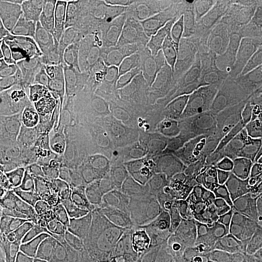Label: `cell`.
Segmentation results:
<instances>
[{"instance_id":"cell-14","label":"cell","mask_w":262,"mask_h":262,"mask_svg":"<svg viewBox=\"0 0 262 262\" xmlns=\"http://www.w3.org/2000/svg\"><path fill=\"white\" fill-rule=\"evenodd\" d=\"M88 5L89 0L48 1L43 9L48 34L74 46L84 26Z\"/></svg>"},{"instance_id":"cell-20","label":"cell","mask_w":262,"mask_h":262,"mask_svg":"<svg viewBox=\"0 0 262 262\" xmlns=\"http://www.w3.org/2000/svg\"><path fill=\"white\" fill-rule=\"evenodd\" d=\"M83 122L89 130L117 131L128 128L126 114L118 98V84L112 79L109 92L93 108L84 110Z\"/></svg>"},{"instance_id":"cell-26","label":"cell","mask_w":262,"mask_h":262,"mask_svg":"<svg viewBox=\"0 0 262 262\" xmlns=\"http://www.w3.org/2000/svg\"><path fill=\"white\" fill-rule=\"evenodd\" d=\"M37 163L30 150L17 155L0 157V185H4L23 177Z\"/></svg>"},{"instance_id":"cell-34","label":"cell","mask_w":262,"mask_h":262,"mask_svg":"<svg viewBox=\"0 0 262 262\" xmlns=\"http://www.w3.org/2000/svg\"><path fill=\"white\" fill-rule=\"evenodd\" d=\"M128 258H129V254L126 253H120L117 259L114 262H128ZM106 262V261H104Z\"/></svg>"},{"instance_id":"cell-9","label":"cell","mask_w":262,"mask_h":262,"mask_svg":"<svg viewBox=\"0 0 262 262\" xmlns=\"http://www.w3.org/2000/svg\"><path fill=\"white\" fill-rule=\"evenodd\" d=\"M171 2H137L133 15L130 58L150 54L172 31Z\"/></svg>"},{"instance_id":"cell-33","label":"cell","mask_w":262,"mask_h":262,"mask_svg":"<svg viewBox=\"0 0 262 262\" xmlns=\"http://www.w3.org/2000/svg\"><path fill=\"white\" fill-rule=\"evenodd\" d=\"M128 262H150L145 256L141 255H130L128 258Z\"/></svg>"},{"instance_id":"cell-22","label":"cell","mask_w":262,"mask_h":262,"mask_svg":"<svg viewBox=\"0 0 262 262\" xmlns=\"http://www.w3.org/2000/svg\"><path fill=\"white\" fill-rule=\"evenodd\" d=\"M100 187L93 173L81 169L66 168L58 174L56 191L59 201L66 208Z\"/></svg>"},{"instance_id":"cell-21","label":"cell","mask_w":262,"mask_h":262,"mask_svg":"<svg viewBox=\"0 0 262 262\" xmlns=\"http://www.w3.org/2000/svg\"><path fill=\"white\" fill-rule=\"evenodd\" d=\"M253 18L254 14L215 9L209 3L206 17L207 50L223 45L248 28Z\"/></svg>"},{"instance_id":"cell-30","label":"cell","mask_w":262,"mask_h":262,"mask_svg":"<svg viewBox=\"0 0 262 262\" xmlns=\"http://www.w3.org/2000/svg\"><path fill=\"white\" fill-rule=\"evenodd\" d=\"M215 9L244 14H255L262 10L260 0H213L209 1Z\"/></svg>"},{"instance_id":"cell-32","label":"cell","mask_w":262,"mask_h":262,"mask_svg":"<svg viewBox=\"0 0 262 262\" xmlns=\"http://www.w3.org/2000/svg\"><path fill=\"white\" fill-rule=\"evenodd\" d=\"M40 262H77L73 257L72 253L69 255H56L53 253H49L44 249L43 255Z\"/></svg>"},{"instance_id":"cell-2","label":"cell","mask_w":262,"mask_h":262,"mask_svg":"<svg viewBox=\"0 0 262 262\" xmlns=\"http://www.w3.org/2000/svg\"><path fill=\"white\" fill-rule=\"evenodd\" d=\"M56 190L57 182L40 168L0 185V230L23 231L44 225L63 207Z\"/></svg>"},{"instance_id":"cell-19","label":"cell","mask_w":262,"mask_h":262,"mask_svg":"<svg viewBox=\"0 0 262 262\" xmlns=\"http://www.w3.org/2000/svg\"><path fill=\"white\" fill-rule=\"evenodd\" d=\"M79 241V231L66 207L48 217L43 229V245L49 253L69 255L77 249Z\"/></svg>"},{"instance_id":"cell-18","label":"cell","mask_w":262,"mask_h":262,"mask_svg":"<svg viewBox=\"0 0 262 262\" xmlns=\"http://www.w3.org/2000/svg\"><path fill=\"white\" fill-rule=\"evenodd\" d=\"M159 84H151L134 94L126 111L128 127L161 142L158 125ZM162 143V142H161Z\"/></svg>"},{"instance_id":"cell-1","label":"cell","mask_w":262,"mask_h":262,"mask_svg":"<svg viewBox=\"0 0 262 262\" xmlns=\"http://www.w3.org/2000/svg\"><path fill=\"white\" fill-rule=\"evenodd\" d=\"M206 88L202 66L179 68L165 76L159 85L158 125L164 145L181 146L203 120Z\"/></svg>"},{"instance_id":"cell-31","label":"cell","mask_w":262,"mask_h":262,"mask_svg":"<svg viewBox=\"0 0 262 262\" xmlns=\"http://www.w3.org/2000/svg\"><path fill=\"white\" fill-rule=\"evenodd\" d=\"M21 68L20 63L11 56L0 40V82L7 80L10 76Z\"/></svg>"},{"instance_id":"cell-27","label":"cell","mask_w":262,"mask_h":262,"mask_svg":"<svg viewBox=\"0 0 262 262\" xmlns=\"http://www.w3.org/2000/svg\"><path fill=\"white\" fill-rule=\"evenodd\" d=\"M98 155L93 146L90 130L86 129L69 154L66 168L84 170L95 175Z\"/></svg>"},{"instance_id":"cell-8","label":"cell","mask_w":262,"mask_h":262,"mask_svg":"<svg viewBox=\"0 0 262 262\" xmlns=\"http://www.w3.org/2000/svg\"><path fill=\"white\" fill-rule=\"evenodd\" d=\"M95 177L109 196L120 200L122 226L130 191L127 128L114 131L110 150L103 157H98Z\"/></svg>"},{"instance_id":"cell-5","label":"cell","mask_w":262,"mask_h":262,"mask_svg":"<svg viewBox=\"0 0 262 262\" xmlns=\"http://www.w3.org/2000/svg\"><path fill=\"white\" fill-rule=\"evenodd\" d=\"M253 37V29L248 27L223 45L202 54L200 63L206 88L205 95L229 94L234 91Z\"/></svg>"},{"instance_id":"cell-15","label":"cell","mask_w":262,"mask_h":262,"mask_svg":"<svg viewBox=\"0 0 262 262\" xmlns=\"http://www.w3.org/2000/svg\"><path fill=\"white\" fill-rule=\"evenodd\" d=\"M73 47L68 43L53 39L44 29L35 45L23 61L21 67L28 71L59 74L68 78Z\"/></svg>"},{"instance_id":"cell-23","label":"cell","mask_w":262,"mask_h":262,"mask_svg":"<svg viewBox=\"0 0 262 262\" xmlns=\"http://www.w3.org/2000/svg\"><path fill=\"white\" fill-rule=\"evenodd\" d=\"M256 89H262V35L253 37L232 93H245Z\"/></svg>"},{"instance_id":"cell-16","label":"cell","mask_w":262,"mask_h":262,"mask_svg":"<svg viewBox=\"0 0 262 262\" xmlns=\"http://www.w3.org/2000/svg\"><path fill=\"white\" fill-rule=\"evenodd\" d=\"M166 75V71L155 56L143 54L130 58L118 84V98L125 114L134 94L151 84H159Z\"/></svg>"},{"instance_id":"cell-24","label":"cell","mask_w":262,"mask_h":262,"mask_svg":"<svg viewBox=\"0 0 262 262\" xmlns=\"http://www.w3.org/2000/svg\"><path fill=\"white\" fill-rule=\"evenodd\" d=\"M36 138L33 128L19 129L9 120L0 119V157H6L30 150Z\"/></svg>"},{"instance_id":"cell-13","label":"cell","mask_w":262,"mask_h":262,"mask_svg":"<svg viewBox=\"0 0 262 262\" xmlns=\"http://www.w3.org/2000/svg\"><path fill=\"white\" fill-rule=\"evenodd\" d=\"M253 115L245 93L204 95L203 119L213 133L237 134Z\"/></svg>"},{"instance_id":"cell-6","label":"cell","mask_w":262,"mask_h":262,"mask_svg":"<svg viewBox=\"0 0 262 262\" xmlns=\"http://www.w3.org/2000/svg\"><path fill=\"white\" fill-rule=\"evenodd\" d=\"M45 28L43 10L0 2V40L20 66Z\"/></svg>"},{"instance_id":"cell-4","label":"cell","mask_w":262,"mask_h":262,"mask_svg":"<svg viewBox=\"0 0 262 262\" xmlns=\"http://www.w3.org/2000/svg\"><path fill=\"white\" fill-rule=\"evenodd\" d=\"M127 144L130 162L129 196L149 195L168 177L180 147L164 145L129 127Z\"/></svg>"},{"instance_id":"cell-17","label":"cell","mask_w":262,"mask_h":262,"mask_svg":"<svg viewBox=\"0 0 262 262\" xmlns=\"http://www.w3.org/2000/svg\"><path fill=\"white\" fill-rule=\"evenodd\" d=\"M44 225L23 231H0V262H40Z\"/></svg>"},{"instance_id":"cell-11","label":"cell","mask_w":262,"mask_h":262,"mask_svg":"<svg viewBox=\"0 0 262 262\" xmlns=\"http://www.w3.org/2000/svg\"><path fill=\"white\" fill-rule=\"evenodd\" d=\"M68 79L85 109L93 108L111 86V79L106 69L88 56L79 43L73 47Z\"/></svg>"},{"instance_id":"cell-25","label":"cell","mask_w":262,"mask_h":262,"mask_svg":"<svg viewBox=\"0 0 262 262\" xmlns=\"http://www.w3.org/2000/svg\"><path fill=\"white\" fill-rule=\"evenodd\" d=\"M0 102L4 106L6 118L15 127L19 129L33 128L26 116L20 95L8 81L0 82Z\"/></svg>"},{"instance_id":"cell-3","label":"cell","mask_w":262,"mask_h":262,"mask_svg":"<svg viewBox=\"0 0 262 262\" xmlns=\"http://www.w3.org/2000/svg\"><path fill=\"white\" fill-rule=\"evenodd\" d=\"M5 81L19 93L26 116L33 126L38 122L85 110L66 76L32 72L21 67Z\"/></svg>"},{"instance_id":"cell-10","label":"cell","mask_w":262,"mask_h":262,"mask_svg":"<svg viewBox=\"0 0 262 262\" xmlns=\"http://www.w3.org/2000/svg\"><path fill=\"white\" fill-rule=\"evenodd\" d=\"M115 1L89 0L78 43L84 53L106 69L109 63V32Z\"/></svg>"},{"instance_id":"cell-28","label":"cell","mask_w":262,"mask_h":262,"mask_svg":"<svg viewBox=\"0 0 262 262\" xmlns=\"http://www.w3.org/2000/svg\"><path fill=\"white\" fill-rule=\"evenodd\" d=\"M262 166V142L238 154L231 170L233 178L246 177Z\"/></svg>"},{"instance_id":"cell-12","label":"cell","mask_w":262,"mask_h":262,"mask_svg":"<svg viewBox=\"0 0 262 262\" xmlns=\"http://www.w3.org/2000/svg\"><path fill=\"white\" fill-rule=\"evenodd\" d=\"M134 2L115 1L109 32L108 76L119 84L130 61L132 24L135 10Z\"/></svg>"},{"instance_id":"cell-29","label":"cell","mask_w":262,"mask_h":262,"mask_svg":"<svg viewBox=\"0 0 262 262\" xmlns=\"http://www.w3.org/2000/svg\"><path fill=\"white\" fill-rule=\"evenodd\" d=\"M238 154L262 142V111L253 114L237 133Z\"/></svg>"},{"instance_id":"cell-7","label":"cell","mask_w":262,"mask_h":262,"mask_svg":"<svg viewBox=\"0 0 262 262\" xmlns=\"http://www.w3.org/2000/svg\"><path fill=\"white\" fill-rule=\"evenodd\" d=\"M84 112L50 119L33 126L45 149L44 171L57 183L59 172L66 168L70 151L88 129L83 122Z\"/></svg>"}]
</instances>
